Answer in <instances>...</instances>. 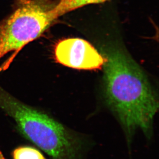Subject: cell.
I'll return each mask as SVG.
<instances>
[{"mask_svg": "<svg viewBox=\"0 0 159 159\" xmlns=\"http://www.w3.org/2000/svg\"><path fill=\"white\" fill-rule=\"evenodd\" d=\"M104 95L128 135L140 129L149 136L158 110L156 95L140 66L120 50L105 55Z\"/></svg>", "mask_w": 159, "mask_h": 159, "instance_id": "6da1fadb", "label": "cell"}, {"mask_svg": "<svg viewBox=\"0 0 159 159\" xmlns=\"http://www.w3.org/2000/svg\"><path fill=\"white\" fill-rule=\"evenodd\" d=\"M0 108L21 134L53 159H82L83 143L76 135L42 111L23 103L0 87Z\"/></svg>", "mask_w": 159, "mask_h": 159, "instance_id": "7a4b0ae2", "label": "cell"}, {"mask_svg": "<svg viewBox=\"0 0 159 159\" xmlns=\"http://www.w3.org/2000/svg\"><path fill=\"white\" fill-rule=\"evenodd\" d=\"M59 0H14L12 12L0 22V58L39 37L58 18Z\"/></svg>", "mask_w": 159, "mask_h": 159, "instance_id": "3957f363", "label": "cell"}, {"mask_svg": "<svg viewBox=\"0 0 159 159\" xmlns=\"http://www.w3.org/2000/svg\"><path fill=\"white\" fill-rule=\"evenodd\" d=\"M58 62L74 69L92 70L102 68L105 58L87 41L70 38L61 41L55 49Z\"/></svg>", "mask_w": 159, "mask_h": 159, "instance_id": "277c9868", "label": "cell"}, {"mask_svg": "<svg viewBox=\"0 0 159 159\" xmlns=\"http://www.w3.org/2000/svg\"><path fill=\"white\" fill-rule=\"evenodd\" d=\"M108 0H59L56 8L58 17L84 5L103 3Z\"/></svg>", "mask_w": 159, "mask_h": 159, "instance_id": "5b68a950", "label": "cell"}, {"mask_svg": "<svg viewBox=\"0 0 159 159\" xmlns=\"http://www.w3.org/2000/svg\"><path fill=\"white\" fill-rule=\"evenodd\" d=\"M14 159H47L37 149L30 147H21L13 152Z\"/></svg>", "mask_w": 159, "mask_h": 159, "instance_id": "8992f818", "label": "cell"}, {"mask_svg": "<svg viewBox=\"0 0 159 159\" xmlns=\"http://www.w3.org/2000/svg\"><path fill=\"white\" fill-rule=\"evenodd\" d=\"M0 159H5L3 156V154L2 153L1 150H0Z\"/></svg>", "mask_w": 159, "mask_h": 159, "instance_id": "52a82bcc", "label": "cell"}]
</instances>
